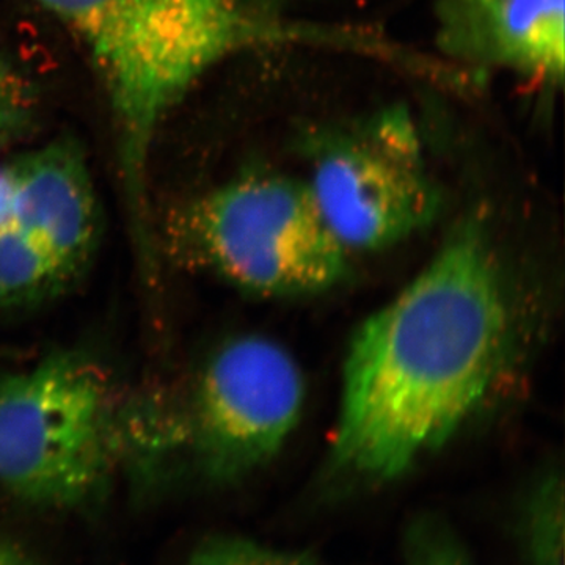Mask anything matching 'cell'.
I'll return each mask as SVG.
<instances>
[{
    "mask_svg": "<svg viewBox=\"0 0 565 565\" xmlns=\"http://www.w3.org/2000/svg\"><path fill=\"white\" fill-rule=\"evenodd\" d=\"M511 333L503 270L482 223L463 222L422 273L353 334L332 465L390 482L448 444L484 403Z\"/></svg>",
    "mask_w": 565,
    "mask_h": 565,
    "instance_id": "obj_1",
    "label": "cell"
},
{
    "mask_svg": "<svg viewBox=\"0 0 565 565\" xmlns=\"http://www.w3.org/2000/svg\"><path fill=\"white\" fill-rule=\"evenodd\" d=\"M87 44L115 111L122 172L139 200L163 118L206 71L264 39L236 0H40Z\"/></svg>",
    "mask_w": 565,
    "mask_h": 565,
    "instance_id": "obj_2",
    "label": "cell"
},
{
    "mask_svg": "<svg viewBox=\"0 0 565 565\" xmlns=\"http://www.w3.org/2000/svg\"><path fill=\"white\" fill-rule=\"evenodd\" d=\"M131 411L88 353L61 349L0 374V487L51 509L90 503L126 463Z\"/></svg>",
    "mask_w": 565,
    "mask_h": 565,
    "instance_id": "obj_3",
    "label": "cell"
},
{
    "mask_svg": "<svg viewBox=\"0 0 565 565\" xmlns=\"http://www.w3.org/2000/svg\"><path fill=\"white\" fill-rule=\"evenodd\" d=\"M162 241L178 264L258 296L327 291L348 264L305 181L280 174H248L181 204Z\"/></svg>",
    "mask_w": 565,
    "mask_h": 565,
    "instance_id": "obj_4",
    "label": "cell"
},
{
    "mask_svg": "<svg viewBox=\"0 0 565 565\" xmlns=\"http://www.w3.org/2000/svg\"><path fill=\"white\" fill-rule=\"evenodd\" d=\"M305 403L292 353L263 334H241L211 353L188 407L170 419L173 446L185 449L214 484L247 478L281 451Z\"/></svg>",
    "mask_w": 565,
    "mask_h": 565,
    "instance_id": "obj_5",
    "label": "cell"
},
{
    "mask_svg": "<svg viewBox=\"0 0 565 565\" xmlns=\"http://www.w3.org/2000/svg\"><path fill=\"white\" fill-rule=\"evenodd\" d=\"M345 252H381L423 232L440 211L411 115L390 109L316 145L305 181Z\"/></svg>",
    "mask_w": 565,
    "mask_h": 565,
    "instance_id": "obj_6",
    "label": "cell"
},
{
    "mask_svg": "<svg viewBox=\"0 0 565 565\" xmlns=\"http://www.w3.org/2000/svg\"><path fill=\"white\" fill-rule=\"evenodd\" d=\"M437 39L456 61L563 82L565 0H438Z\"/></svg>",
    "mask_w": 565,
    "mask_h": 565,
    "instance_id": "obj_7",
    "label": "cell"
},
{
    "mask_svg": "<svg viewBox=\"0 0 565 565\" xmlns=\"http://www.w3.org/2000/svg\"><path fill=\"white\" fill-rule=\"evenodd\" d=\"M11 169L14 226L76 280L102 239V212L84 154L73 141L57 140L22 156Z\"/></svg>",
    "mask_w": 565,
    "mask_h": 565,
    "instance_id": "obj_8",
    "label": "cell"
},
{
    "mask_svg": "<svg viewBox=\"0 0 565 565\" xmlns=\"http://www.w3.org/2000/svg\"><path fill=\"white\" fill-rule=\"evenodd\" d=\"M73 282L18 226L0 233V313L51 300Z\"/></svg>",
    "mask_w": 565,
    "mask_h": 565,
    "instance_id": "obj_9",
    "label": "cell"
},
{
    "mask_svg": "<svg viewBox=\"0 0 565 565\" xmlns=\"http://www.w3.org/2000/svg\"><path fill=\"white\" fill-rule=\"evenodd\" d=\"M564 479L546 471L520 509L516 539L526 565H564Z\"/></svg>",
    "mask_w": 565,
    "mask_h": 565,
    "instance_id": "obj_10",
    "label": "cell"
},
{
    "mask_svg": "<svg viewBox=\"0 0 565 565\" xmlns=\"http://www.w3.org/2000/svg\"><path fill=\"white\" fill-rule=\"evenodd\" d=\"M404 565H475L462 539L438 515H419L404 534Z\"/></svg>",
    "mask_w": 565,
    "mask_h": 565,
    "instance_id": "obj_11",
    "label": "cell"
},
{
    "mask_svg": "<svg viewBox=\"0 0 565 565\" xmlns=\"http://www.w3.org/2000/svg\"><path fill=\"white\" fill-rule=\"evenodd\" d=\"M182 565H323L302 552L273 548L250 539L222 535L203 542Z\"/></svg>",
    "mask_w": 565,
    "mask_h": 565,
    "instance_id": "obj_12",
    "label": "cell"
},
{
    "mask_svg": "<svg viewBox=\"0 0 565 565\" xmlns=\"http://www.w3.org/2000/svg\"><path fill=\"white\" fill-rule=\"evenodd\" d=\"M28 117V90L0 66V145L20 131Z\"/></svg>",
    "mask_w": 565,
    "mask_h": 565,
    "instance_id": "obj_13",
    "label": "cell"
},
{
    "mask_svg": "<svg viewBox=\"0 0 565 565\" xmlns=\"http://www.w3.org/2000/svg\"><path fill=\"white\" fill-rule=\"evenodd\" d=\"M14 203H17V185H14L11 163H0V233L14 226Z\"/></svg>",
    "mask_w": 565,
    "mask_h": 565,
    "instance_id": "obj_14",
    "label": "cell"
},
{
    "mask_svg": "<svg viewBox=\"0 0 565 565\" xmlns=\"http://www.w3.org/2000/svg\"><path fill=\"white\" fill-rule=\"evenodd\" d=\"M0 565H33L28 555L9 541L0 539Z\"/></svg>",
    "mask_w": 565,
    "mask_h": 565,
    "instance_id": "obj_15",
    "label": "cell"
}]
</instances>
